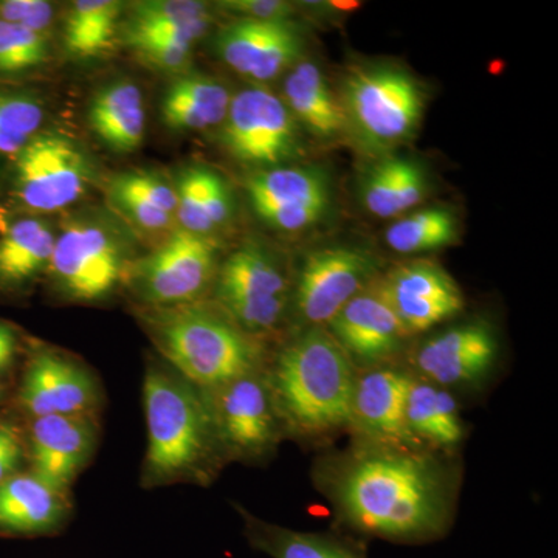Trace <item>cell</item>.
<instances>
[{"label":"cell","mask_w":558,"mask_h":558,"mask_svg":"<svg viewBox=\"0 0 558 558\" xmlns=\"http://www.w3.org/2000/svg\"><path fill=\"white\" fill-rule=\"evenodd\" d=\"M380 284L407 336L435 328L464 307L454 279L433 260L402 264L380 278Z\"/></svg>","instance_id":"4fadbf2b"},{"label":"cell","mask_w":558,"mask_h":558,"mask_svg":"<svg viewBox=\"0 0 558 558\" xmlns=\"http://www.w3.org/2000/svg\"><path fill=\"white\" fill-rule=\"evenodd\" d=\"M148 424V469L168 478L196 468L207 454L211 418L189 385L149 369L143 387Z\"/></svg>","instance_id":"5b68a950"},{"label":"cell","mask_w":558,"mask_h":558,"mask_svg":"<svg viewBox=\"0 0 558 558\" xmlns=\"http://www.w3.org/2000/svg\"><path fill=\"white\" fill-rule=\"evenodd\" d=\"M22 405L33 416H81L95 402L89 374L51 352L32 360L21 388Z\"/></svg>","instance_id":"d6986e66"},{"label":"cell","mask_w":558,"mask_h":558,"mask_svg":"<svg viewBox=\"0 0 558 558\" xmlns=\"http://www.w3.org/2000/svg\"><path fill=\"white\" fill-rule=\"evenodd\" d=\"M231 97L230 90L213 76L183 73L165 90L161 121L179 132L220 126L229 112Z\"/></svg>","instance_id":"cb8c5ba5"},{"label":"cell","mask_w":558,"mask_h":558,"mask_svg":"<svg viewBox=\"0 0 558 558\" xmlns=\"http://www.w3.org/2000/svg\"><path fill=\"white\" fill-rule=\"evenodd\" d=\"M143 64L161 72L179 73L189 68L194 46L172 39L140 38L123 40Z\"/></svg>","instance_id":"e575fe53"},{"label":"cell","mask_w":558,"mask_h":558,"mask_svg":"<svg viewBox=\"0 0 558 558\" xmlns=\"http://www.w3.org/2000/svg\"><path fill=\"white\" fill-rule=\"evenodd\" d=\"M405 425L411 439L438 447L457 446L462 438L457 400L446 389L411 377L405 403Z\"/></svg>","instance_id":"83f0119b"},{"label":"cell","mask_w":558,"mask_h":558,"mask_svg":"<svg viewBox=\"0 0 558 558\" xmlns=\"http://www.w3.org/2000/svg\"><path fill=\"white\" fill-rule=\"evenodd\" d=\"M120 2L78 0L73 2L64 25V44L70 54L92 58L108 50L120 28Z\"/></svg>","instance_id":"f546056e"},{"label":"cell","mask_w":558,"mask_h":558,"mask_svg":"<svg viewBox=\"0 0 558 558\" xmlns=\"http://www.w3.org/2000/svg\"><path fill=\"white\" fill-rule=\"evenodd\" d=\"M109 197L117 211L130 220L132 226L145 231V233L170 236L172 231L179 229L178 219L171 216L170 213L153 207L148 202L131 196L124 191L109 186Z\"/></svg>","instance_id":"8d00e7d4"},{"label":"cell","mask_w":558,"mask_h":558,"mask_svg":"<svg viewBox=\"0 0 558 558\" xmlns=\"http://www.w3.org/2000/svg\"><path fill=\"white\" fill-rule=\"evenodd\" d=\"M457 216L447 208H427L396 220L385 233L389 248L402 255L449 247L458 241Z\"/></svg>","instance_id":"4dcf8cb0"},{"label":"cell","mask_w":558,"mask_h":558,"mask_svg":"<svg viewBox=\"0 0 558 558\" xmlns=\"http://www.w3.org/2000/svg\"><path fill=\"white\" fill-rule=\"evenodd\" d=\"M328 326L352 362L359 360L368 365L395 354L407 336L389 306L379 278L349 301Z\"/></svg>","instance_id":"e0dca14e"},{"label":"cell","mask_w":558,"mask_h":558,"mask_svg":"<svg viewBox=\"0 0 558 558\" xmlns=\"http://www.w3.org/2000/svg\"><path fill=\"white\" fill-rule=\"evenodd\" d=\"M216 389V427L223 442L250 457L269 449L277 436L278 416L269 381L253 373Z\"/></svg>","instance_id":"9a60e30c"},{"label":"cell","mask_w":558,"mask_h":558,"mask_svg":"<svg viewBox=\"0 0 558 558\" xmlns=\"http://www.w3.org/2000/svg\"><path fill=\"white\" fill-rule=\"evenodd\" d=\"M290 116L314 137L333 140L344 134L343 110L330 89L322 69L310 61L296 62L282 86V97Z\"/></svg>","instance_id":"7402d4cb"},{"label":"cell","mask_w":558,"mask_h":558,"mask_svg":"<svg viewBox=\"0 0 558 558\" xmlns=\"http://www.w3.org/2000/svg\"><path fill=\"white\" fill-rule=\"evenodd\" d=\"M218 299L227 317L248 336L269 332L288 307V277L270 252L245 244L220 266Z\"/></svg>","instance_id":"9c48e42d"},{"label":"cell","mask_w":558,"mask_h":558,"mask_svg":"<svg viewBox=\"0 0 558 558\" xmlns=\"http://www.w3.org/2000/svg\"><path fill=\"white\" fill-rule=\"evenodd\" d=\"M21 454V442L16 433L0 424V483L10 478L13 470L20 464Z\"/></svg>","instance_id":"ab89813d"},{"label":"cell","mask_w":558,"mask_h":558,"mask_svg":"<svg viewBox=\"0 0 558 558\" xmlns=\"http://www.w3.org/2000/svg\"><path fill=\"white\" fill-rule=\"evenodd\" d=\"M247 537L253 548L274 558H366L357 546L332 535L307 534L247 520Z\"/></svg>","instance_id":"f1b7e54d"},{"label":"cell","mask_w":558,"mask_h":558,"mask_svg":"<svg viewBox=\"0 0 558 558\" xmlns=\"http://www.w3.org/2000/svg\"><path fill=\"white\" fill-rule=\"evenodd\" d=\"M219 244L215 236L178 229L145 258L130 263L126 274L146 300L180 306L196 300L215 277Z\"/></svg>","instance_id":"30bf717a"},{"label":"cell","mask_w":558,"mask_h":558,"mask_svg":"<svg viewBox=\"0 0 558 558\" xmlns=\"http://www.w3.org/2000/svg\"><path fill=\"white\" fill-rule=\"evenodd\" d=\"M174 189L179 229L213 236L233 218V193L227 180L211 168H189Z\"/></svg>","instance_id":"d4e9b609"},{"label":"cell","mask_w":558,"mask_h":558,"mask_svg":"<svg viewBox=\"0 0 558 558\" xmlns=\"http://www.w3.org/2000/svg\"><path fill=\"white\" fill-rule=\"evenodd\" d=\"M57 233L44 219L24 218L0 234V288H16L49 269Z\"/></svg>","instance_id":"4316f807"},{"label":"cell","mask_w":558,"mask_h":558,"mask_svg":"<svg viewBox=\"0 0 558 558\" xmlns=\"http://www.w3.org/2000/svg\"><path fill=\"white\" fill-rule=\"evenodd\" d=\"M357 374L329 330L310 328L282 349L269 381L278 414L304 435L351 424Z\"/></svg>","instance_id":"7a4b0ae2"},{"label":"cell","mask_w":558,"mask_h":558,"mask_svg":"<svg viewBox=\"0 0 558 558\" xmlns=\"http://www.w3.org/2000/svg\"><path fill=\"white\" fill-rule=\"evenodd\" d=\"M373 252L352 245L315 250L301 266L295 307L310 328H325L379 274Z\"/></svg>","instance_id":"8fae6325"},{"label":"cell","mask_w":558,"mask_h":558,"mask_svg":"<svg viewBox=\"0 0 558 558\" xmlns=\"http://www.w3.org/2000/svg\"><path fill=\"white\" fill-rule=\"evenodd\" d=\"M13 165V196L28 215L61 211L78 202L94 182L89 157L61 132H39Z\"/></svg>","instance_id":"8992f818"},{"label":"cell","mask_w":558,"mask_h":558,"mask_svg":"<svg viewBox=\"0 0 558 558\" xmlns=\"http://www.w3.org/2000/svg\"><path fill=\"white\" fill-rule=\"evenodd\" d=\"M16 354V337L9 326L0 323V371L9 368Z\"/></svg>","instance_id":"60d3db41"},{"label":"cell","mask_w":558,"mask_h":558,"mask_svg":"<svg viewBox=\"0 0 558 558\" xmlns=\"http://www.w3.org/2000/svg\"><path fill=\"white\" fill-rule=\"evenodd\" d=\"M340 519L362 534L425 543L449 531L453 488L438 461L407 447L373 446L328 469Z\"/></svg>","instance_id":"6da1fadb"},{"label":"cell","mask_w":558,"mask_h":558,"mask_svg":"<svg viewBox=\"0 0 558 558\" xmlns=\"http://www.w3.org/2000/svg\"><path fill=\"white\" fill-rule=\"evenodd\" d=\"M92 429L80 416L38 417L32 428L35 475L62 492L89 454Z\"/></svg>","instance_id":"ffe728a7"},{"label":"cell","mask_w":558,"mask_h":558,"mask_svg":"<svg viewBox=\"0 0 558 558\" xmlns=\"http://www.w3.org/2000/svg\"><path fill=\"white\" fill-rule=\"evenodd\" d=\"M220 60L245 78L266 83L299 62L303 35L290 22L234 20L215 40Z\"/></svg>","instance_id":"5bb4252c"},{"label":"cell","mask_w":558,"mask_h":558,"mask_svg":"<svg viewBox=\"0 0 558 558\" xmlns=\"http://www.w3.org/2000/svg\"><path fill=\"white\" fill-rule=\"evenodd\" d=\"M411 377L392 368L371 369L355 380L351 424L376 446L409 447L414 444L405 425L407 392Z\"/></svg>","instance_id":"ac0fdd59"},{"label":"cell","mask_w":558,"mask_h":558,"mask_svg":"<svg viewBox=\"0 0 558 558\" xmlns=\"http://www.w3.org/2000/svg\"><path fill=\"white\" fill-rule=\"evenodd\" d=\"M130 263L119 234L97 220H72L57 234L49 270L65 295L100 300L126 275Z\"/></svg>","instance_id":"ba28073f"},{"label":"cell","mask_w":558,"mask_h":558,"mask_svg":"<svg viewBox=\"0 0 558 558\" xmlns=\"http://www.w3.org/2000/svg\"><path fill=\"white\" fill-rule=\"evenodd\" d=\"M219 143L234 160L258 171L286 167L303 153L299 124L281 97L264 86H250L231 97Z\"/></svg>","instance_id":"52a82bcc"},{"label":"cell","mask_w":558,"mask_h":558,"mask_svg":"<svg viewBox=\"0 0 558 558\" xmlns=\"http://www.w3.org/2000/svg\"><path fill=\"white\" fill-rule=\"evenodd\" d=\"M92 132L116 153H132L142 145L146 109L137 84L123 80L101 87L87 110Z\"/></svg>","instance_id":"603a6c76"},{"label":"cell","mask_w":558,"mask_h":558,"mask_svg":"<svg viewBox=\"0 0 558 558\" xmlns=\"http://www.w3.org/2000/svg\"><path fill=\"white\" fill-rule=\"evenodd\" d=\"M219 9L233 14L234 20L259 22H290L296 10L284 0H227Z\"/></svg>","instance_id":"f35d334b"},{"label":"cell","mask_w":558,"mask_h":558,"mask_svg":"<svg viewBox=\"0 0 558 558\" xmlns=\"http://www.w3.org/2000/svg\"><path fill=\"white\" fill-rule=\"evenodd\" d=\"M211 17L209 7L197 0H145L131 5L130 17L121 25L124 31L161 27Z\"/></svg>","instance_id":"836d02e7"},{"label":"cell","mask_w":558,"mask_h":558,"mask_svg":"<svg viewBox=\"0 0 558 558\" xmlns=\"http://www.w3.org/2000/svg\"><path fill=\"white\" fill-rule=\"evenodd\" d=\"M49 58L50 36L0 21V76L24 75Z\"/></svg>","instance_id":"d6a6232c"},{"label":"cell","mask_w":558,"mask_h":558,"mask_svg":"<svg viewBox=\"0 0 558 558\" xmlns=\"http://www.w3.org/2000/svg\"><path fill=\"white\" fill-rule=\"evenodd\" d=\"M61 492L32 475L10 476L0 483V531L39 534L62 519Z\"/></svg>","instance_id":"484cf974"},{"label":"cell","mask_w":558,"mask_h":558,"mask_svg":"<svg viewBox=\"0 0 558 558\" xmlns=\"http://www.w3.org/2000/svg\"><path fill=\"white\" fill-rule=\"evenodd\" d=\"M0 21L50 36L54 5L46 0H3L0 2Z\"/></svg>","instance_id":"74e56055"},{"label":"cell","mask_w":558,"mask_h":558,"mask_svg":"<svg viewBox=\"0 0 558 558\" xmlns=\"http://www.w3.org/2000/svg\"><path fill=\"white\" fill-rule=\"evenodd\" d=\"M110 186L148 202L153 207L163 209L178 219V194L174 186L154 172L137 171L117 175Z\"/></svg>","instance_id":"d590c367"},{"label":"cell","mask_w":558,"mask_h":558,"mask_svg":"<svg viewBox=\"0 0 558 558\" xmlns=\"http://www.w3.org/2000/svg\"><path fill=\"white\" fill-rule=\"evenodd\" d=\"M344 134L371 156H389L416 135L425 90L400 65L368 64L348 73L339 95Z\"/></svg>","instance_id":"277c9868"},{"label":"cell","mask_w":558,"mask_h":558,"mask_svg":"<svg viewBox=\"0 0 558 558\" xmlns=\"http://www.w3.org/2000/svg\"><path fill=\"white\" fill-rule=\"evenodd\" d=\"M498 341L484 322H470L444 330L418 348L414 363L436 387H454L480 379L494 365Z\"/></svg>","instance_id":"2e32d148"},{"label":"cell","mask_w":558,"mask_h":558,"mask_svg":"<svg viewBox=\"0 0 558 558\" xmlns=\"http://www.w3.org/2000/svg\"><path fill=\"white\" fill-rule=\"evenodd\" d=\"M359 193L369 215L398 218L427 197L428 175L416 160L384 156L363 172Z\"/></svg>","instance_id":"44dd1931"},{"label":"cell","mask_w":558,"mask_h":558,"mask_svg":"<svg viewBox=\"0 0 558 558\" xmlns=\"http://www.w3.org/2000/svg\"><path fill=\"white\" fill-rule=\"evenodd\" d=\"M154 340L185 379L219 388L256 373L259 349L229 317L190 304L156 315Z\"/></svg>","instance_id":"3957f363"},{"label":"cell","mask_w":558,"mask_h":558,"mask_svg":"<svg viewBox=\"0 0 558 558\" xmlns=\"http://www.w3.org/2000/svg\"><path fill=\"white\" fill-rule=\"evenodd\" d=\"M44 119L46 108L38 95L0 87V160H14L39 134Z\"/></svg>","instance_id":"1f68e13d"},{"label":"cell","mask_w":558,"mask_h":558,"mask_svg":"<svg viewBox=\"0 0 558 558\" xmlns=\"http://www.w3.org/2000/svg\"><path fill=\"white\" fill-rule=\"evenodd\" d=\"M250 204L271 229L301 231L317 223L330 207L329 175L318 167H278L245 179Z\"/></svg>","instance_id":"7c38bea8"}]
</instances>
